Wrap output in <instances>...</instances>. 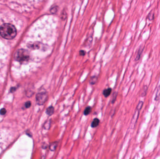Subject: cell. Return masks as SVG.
Segmentation results:
<instances>
[{"label": "cell", "mask_w": 160, "mask_h": 159, "mask_svg": "<svg viewBox=\"0 0 160 159\" xmlns=\"http://www.w3.org/2000/svg\"><path fill=\"white\" fill-rule=\"evenodd\" d=\"M0 34L3 38L7 39H12L16 35V30L13 25L5 23L1 27Z\"/></svg>", "instance_id": "cell-1"}, {"label": "cell", "mask_w": 160, "mask_h": 159, "mask_svg": "<svg viewBox=\"0 0 160 159\" xmlns=\"http://www.w3.org/2000/svg\"><path fill=\"white\" fill-rule=\"evenodd\" d=\"M15 59L21 63L28 61L30 59V55L27 50L21 49L19 50L15 55Z\"/></svg>", "instance_id": "cell-2"}, {"label": "cell", "mask_w": 160, "mask_h": 159, "mask_svg": "<svg viewBox=\"0 0 160 159\" xmlns=\"http://www.w3.org/2000/svg\"><path fill=\"white\" fill-rule=\"evenodd\" d=\"M49 97L48 93L46 91L38 92L36 96V101L39 105H42L47 101Z\"/></svg>", "instance_id": "cell-3"}, {"label": "cell", "mask_w": 160, "mask_h": 159, "mask_svg": "<svg viewBox=\"0 0 160 159\" xmlns=\"http://www.w3.org/2000/svg\"><path fill=\"white\" fill-rule=\"evenodd\" d=\"M139 112H140V111H138L136 109L135 112L133 115V116L132 117L131 123V127L132 128H133L135 127V125L136 124L137 122V120L138 119Z\"/></svg>", "instance_id": "cell-4"}, {"label": "cell", "mask_w": 160, "mask_h": 159, "mask_svg": "<svg viewBox=\"0 0 160 159\" xmlns=\"http://www.w3.org/2000/svg\"><path fill=\"white\" fill-rule=\"evenodd\" d=\"M58 145V141H54L51 143L48 146L50 150L52 152H54L56 149Z\"/></svg>", "instance_id": "cell-5"}, {"label": "cell", "mask_w": 160, "mask_h": 159, "mask_svg": "<svg viewBox=\"0 0 160 159\" xmlns=\"http://www.w3.org/2000/svg\"><path fill=\"white\" fill-rule=\"evenodd\" d=\"M46 113L49 116H52L54 113V107L52 105L47 107L46 110Z\"/></svg>", "instance_id": "cell-6"}, {"label": "cell", "mask_w": 160, "mask_h": 159, "mask_svg": "<svg viewBox=\"0 0 160 159\" xmlns=\"http://www.w3.org/2000/svg\"><path fill=\"white\" fill-rule=\"evenodd\" d=\"M144 47H143L142 45L140 46V47H139L135 58V61H136L139 60V59L141 58L142 52H143V50H144Z\"/></svg>", "instance_id": "cell-7"}, {"label": "cell", "mask_w": 160, "mask_h": 159, "mask_svg": "<svg viewBox=\"0 0 160 159\" xmlns=\"http://www.w3.org/2000/svg\"><path fill=\"white\" fill-rule=\"evenodd\" d=\"M100 123V120L98 118H95L93 119L91 124V126L92 128H95L97 127Z\"/></svg>", "instance_id": "cell-8"}, {"label": "cell", "mask_w": 160, "mask_h": 159, "mask_svg": "<svg viewBox=\"0 0 160 159\" xmlns=\"http://www.w3.org/2000/svg\"><path fill=\"white\" fill-rule=\"evenodd\" d=\"M112 92V89L111 88H108L107 89H105L103 92V94L105 98L108 97L111 94Z\"/></svg>", "instance_id": "cell-9"}, {"label": "cell", "mask_w": 160, "mask_h": 159, "mask_svg": "<svg viewBox=\"0 0 160 159\" xmlns=\"http://www.w3.org/2000/svg\"><path fill=\"white\" fill-rule=\"evenodd\" d=\"M52 123V120L49 119L46 121L43 125V128L46 130H49Z\"/></svg>", "instance_id": "cell-10"}, {"label": "cell", "mask_w": 160, "mask_h": 159, "mask_svg": "<svg viewBox=\"0 0 160 159\" xmlns=\"http://www.w3.org/2000/svg\"><path fill=\"white\" fill-rule=\"evenodd\" d=\"M97 80H98V76H91L89 80V84L91 85H94L97 83Z\"/></svg>", "instance_id": "cell-11"}, {"label": "cell", "mask_w": 160, "mask_h": 159, "mask_svg": "<svg viewBox=\"0 0 160 159\" xmlns=\"http://www.w3.org/2000/svg\"><path fill=\"white\" fill-rule=\"evenodd\" d=\"M91 111H92L91 107L89 106H88L85 109V110L84 111V112H83V114L85 116L88 115L90 113H91Z\"/></svg>", "instance_id": "cell-12"}, {"label": "cell", "mask_w": 160, "mask_h": 159, "mask_svg": "<svg viewBox=\"0 0 160 159\" xmlns=\"http://www.w3.org/2000/svg\"><path fill=\"white\" fill-rule=\"evenodd\" d=\"M160 98V86H159V87H158L157 90V92L156 93V94H155V98H154V100L155 101H157L159 99V98Z\"/></svg>", "instance_id": "cell-13"}, {"label": "cell", "mask_w": 160, "mask_h": 159, "mask_svg": "<svg viewBox=\"0 0 160 159\" xmlns=\"http://www.w3.org/2000/svg\"><path fill=\"white\" fill-rule=\"evenodd\" d=\"M148 86H144L142 90V97H145V96L147 94V92L148 91Z\"/></svg>", "instance_id": "cell-14"}, {"label": "cell", "mask_w": 160, "mask_h": 159, "mask_svg": "<svg viewBox=\"0 0 160 159\" xmlns=\"http://www.w3.org/2000/svg\"><path fill=\"white\" fill-rule=\"evenodd\" d=\"M154 12L151 11L149 13V14H148V18L149 19V20L152 21V20H154Z\"/></svg>", "instance_id": "cell-15"}, {"label": "cell", "mask_w": 160, "mask_h": 159, "mask_svg": "<svg viewBox=\"0 0 160 159\" xmlns=\"http://www.w3.org/2000/svg\"><path fill=\"white\" fill-rule=\"evenodd\" d=\"M117 92H115L113 94L112 98V100H111V103L112 104H114V103L115 102V101L116 100V99H117Z\"/></svg>", "instance_id": "cell-16"}, {"label": "cell", "mask_w": 160, "mask_h": 159, "mask_svg": "<svg viewBox=\"0 0 160 159\" xmlns=\"http://www.w3.org/2000/svg\"><path fill=\"white\" fill-rule=\"evenodd\" d=\"M143 105V101H140V102L138 103V104L137 106L136 109L138 111L141 110Z\"/></svg>", "instance_id": "cell-17"}, {"label": "cell", "mask_w": 160, "mask_h": 159, "mask_svg": "<svg viewBox=\"0 0 160 159\" xmlns=\"http://www.w3.org/2000/svg\"><path fill=\"white\" fill-rule=\"evenodd\" d=\"M57 7H54L50 10L51 12L52 13V14L55 13L57 12Z\"/></svg>", "instance_id": "cell-18"}, {"label": "cell", "mask_w": 160, "mask_h": 159, "mask_svg": "<svg viewBox=\"0 0 160 159\" xmlns=\"http://www.w3.org/2000/svg\"><path fill=\"white\" fill-rule=\"evenodd\" d=\"M31 102L30 101H28L25 104V107H26V108H29L31 106Z\"/></svg>", "instance_id": "cell-19"}, {"label": "cell", "mask_w": 160, "mask_h": 159, "mask_svg": "<svg viewBox=\"0 0 160 159\" xmlns=\"http://www.w3.org/2000/svg\"><path fill=\"white\" fill-rule=\"evenodd\" d=\"M6 113V110L4 108L1 109L0 111V113L2 115H4Z\"/></svg>", "instance_id": "cell-20"}, {"label": "cell", "mask_w": 160, "mask_h": 159, "mask_svg": "<svg viewBox=\"0 0 160 159\" xmlns=\"http://www.w3.org/2000/svg\"><path fill=\"white\" fill-rule=\"evenodd\" d=\"M79 54H80V56H84L85 55L86 52L84 50H80V52H79Z\"/></svg>", "instance_id": "cell-21"}, {"label": "cell", "mask_w": 160, "mask_h": 159, "mask_svg": "<svg viewBox=\"0 0 160 159\" xmlns=\"http://www.w3.org/2000/svg\"><path fill=\"white\" fill-rule=\"evenodd\" d=\"M47 147H48V145L46 143H44L42 145V148H43L44 149H46L47 148Z\"/></svg>", "instance_id": "cell-22"}]
</instances>
